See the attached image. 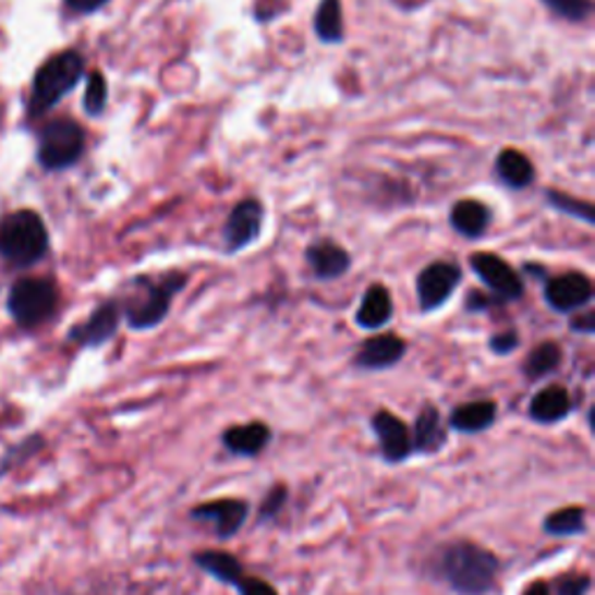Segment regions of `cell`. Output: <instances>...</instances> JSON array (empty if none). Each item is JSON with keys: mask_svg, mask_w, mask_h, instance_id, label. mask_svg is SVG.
<instances>
[{"mask_svg": "<svg viewBox=\"0 0 595 595\" xmlns=\"http://www.w3.org/2000/svg\"><path fill=\"white\" fill-rule=\"evenodd\" d=\"M433 570L457 595H488L496 588L500 561L477 542L457 539L435 554Z\"/></svg>", "mask_w": 595, "mask_h": 595, "instance_id": "obj_1", "label": "cell"}, {"mask_svg": "<svg viewBox=\"0 0 595 595\" xmlns=\"http://www.w3.org/2000/svg\"><path fill=\"white\" fill-rule=\"evenodd\" d=\"M84 77V57L77 49L59 51L47 59L33 80V89L28 98V117L38 119L54 110L57 105L75 89Z\"/></svg>", "mask_w": 595, "mask_h": 595, "instance_id": "obj_2", "label": "cell"}, {"mask_svg": "<svg viewBox=\"0 0 595 595\" xmlns=\"http://www.w3.org/2000/svg\"><path fill=\"white\" fill-rule=\"evenodd\" d=\"M49 235L45 221L33 209H20L0 221V256L12 268H31L45 258Z\"/></svg>", "mask_w": 595, "mask_h": 595, "instance_id": "obj_3", "label": "cell"}, {"mask_svg": "<svg viewBox=\"0 0 595 595\" xmlns=\"http://www.w3.org/2000/svg\"><path fill=\"white\" fill-rule=\"evenodd\" d=\"M186 282L189 277L184 272H168L159 279H135L139 289L133 301H129V305L121 309V314L126 317V324L133 330H147L159 326L168 317L172 301L186 287Z\"/></svg>", "mask_w": 595, "mask_h": 595, "instance_id": "obj_4", "label": "cell"}, {"mask_svg": "<svg viewBox=\"0 0 595 595\" xmlns=\"http://www.w3.org/2000/svg\"><path fill=\"white\" fill-rule=\"evenodd\" d=\"M59 291L51 279L24 277L14 282L8 295L10 317L22 328H38L57 312Z\"/></svg>", "mask_w": 595, "mask_h": 595, "instance_id": "obj_5", "label": "cell"}, {"mask_svg": "<svg viewBox=\"0 0 595 595\" xmlns=\"http://www.w3.org/2000/svg\"><path fill=\"white\" fill-rule=\"evenodd\" d=\"M84 131L73 119H57L40 133L38 161L45 170H65L75 166L84 154Z\"/></svg>", "mask_w": 595, "mask_h": 595, "instance_id": "obj_6", "label": "cell"}, {"mask_svg": "<svg viewBox=\"0 0 595 595\" xmlns=\"http://www.w3.org/2000/svg\"><path fill=\"white\" fill-rule=\"evenodd\" d=\"M247 517H250V502L240 498L209 500V502L196 505L194 510H191V519L212 526L215 535L223 542L233 539L244 529Z\"/></svg>", "mask_w": 595, "mask_h": 595, "instance_id": "obj_7", "label": "cell"}, {"mask_svg": "<svg viewBox=\"0 0 595 595\" xmlns=\"http://www.w3.org/2000/svg\"><path fill=\"white\" fill-rule=\"evenodd\" d=\"M461 279H463V272L457 264H449V260H437V264H430L416 279L418 305H422L424 312L442 307L453 295V291L459 289Z\"/></svg>", "mask_w": 595, "mask_h": 595, "instance_id": "obj_8", "label": "cell"}, {"mask_svg": "<svg viewBox=\"0 0 595 595\" xmlns=\"http://www.w3.org/2000/svg\"><path fill=\"white\" fill-rule=\"evenodd\" d=\"M371 428L379 442V451L381 459L387 461L389 465H400L405 463L412 457V433L410 426L402 422L400 416H396L393 412L379 410L373 418H371Z\"/></svg>", "mask_w": 595, "mask_h": 595, "instance_id": "obj_9", "label": "cell"}, {"mask_svg": "<svg viewBox=\"0 0 595 595\" xmlns=\"http://www.w3.org/2000/svg\"><path fill=\"white\" fill-rule=\"evenodd\" d=\"M470 266L482 279V282L488 287V291L498 295V301L512 303V301H519V298L523 295V282H521L519 272L500 256L477 254V256L470 258Z\"/></svg>", "mask_w": 595, "mask_h": 595, "instance_id": "obj_10", "label": "cell"}, {"mask_svg": "<svg viewBox=\"0 0 595 595\" xmlns=\"http://www.w3.org/2000/svg\"><path fill=\"white\" fill-rule=\"evenodd\" d=\"M121 317H124V314H121V303L105 301L89 314V319L77 324L73 330L68 332V340L80 344V347H89V349L102 347L105 342H110L117 336Z\"/></svg>", "mask_w": 595, "mask_h": 595, "instance_id": "obj_11", "label": "cell"}, {"mask_svg": "<svg viewBox=\"0 0 595 595\" xmlns=\"http://www.w3.org/2000/svg\"><path fill=\"white\" fill-rule=\"evenodd\" d=\"M545 301L554 312H580L593 301V284L582 272H566L547 282Z\"/></svg>", "mask_w": 595, "mask_h": 595, "instance_id": "obj_12", "label": "cell"}, {"mask_svg": "<svg viewBox=\"0 0 595 595\" xmlns=\"http://www.w3.org/2000/svg\"><path fill=\"white\" fill-rule=\"evenodd\" d=\"M260 226H264V207H260V203L254 198L238 203L223 226L226 250L235 254L244 247H250L252 242L258 240Z\"/></svg>", "mask_w": 595, "mask_h": 595, "instance_id": "obj_13", "label": "cell"}, {"mask_svg": "<svg viewBox=\"0 0 595 595\" xmlns=\"http://www.w3.org/2000/svg\"><path fill=\"white\" fill-rule=\"evenodd\" d=\"M405 354H408V342L393 336V332H387V336L365 340L361 352L354 359V365L359 367V371L379 373L398 365L402 359H405Z\"/></svg>", "mask_w": 595, "mask_h": 595, "instance_id": "obj_14", "label": "cell"}, {"mask_svg": "<svg viewBox=\"0 0 595 595\" xmlns=\"http://www.w3.org/2000/svg\"><path fill=\"white\" fill-rule=\"evenodd\" d=\"M270 440H272V430L264 422L231 426L229 430L221 433L223 449L240 459H254L258 457V453H264Z\"/></svg>", "mask_w": 595, "mask_h": 595, "instance_id": "obj_15", "label": "cell"}, {"mask_svg": "<svg viewBox=\"0 0 595 595\" xmlns=\"http://www.w3.org/2000/svg\"><path fill=\"white\" fill-rule=\"evenodd\" d=\"M412 433V451L414 453H437L442 451L447 440H449V430L442 422V414L435 405H424L422 412H418Z\"/></svg>", "mask_w": 595, "mask_h": 595, "instance_id": "obj_16", "label": "cell"}, {"mask_svg": "<svg viewBox=\"0 0 595 595\" xmlns=\"http://www.w3.org/2000/svg\"><path fill=\"white\" fill-rule=\"evenodd\" d=\"M305 260L309 264L314 277L321 279V282H330V279L347 275L349 266H352V256H349L340 244L328 240L309 244L305 252Z\"/></svg>", "mask_w": 595, "mask_h": 595, "instance_id": "obj_17", "label": "cell"}, {"mask_svg": "<svg viewBox=\"0 0 595 595\" xmlns=\"http://www.w3.org/2000/svg\"><path fill=\"white\" fill-rule=\"evenodd\" d=\"M570 412H572V398L568 389L558 387V384H551V387L537 391L529 405L531 418L542 426L561 424L570 416Z\"/></svg>", "mask_w": 595, "mask_h": 595, "instance_id": "obj_18", "label": "cell"}, {"mask_svg": "<svg viewBox=\"0 0 595 595\" xmlns=\"http://www.w3.org/2000/svg\"><path fill=\"white\" fill-rule=\"evenodd\" d=\"M498 405L494 400H472L465 405H459L449 414V428L465 435L484 433L496 424Z\"/></svg>", "mask_w": 595, "mask_h": 595, "instance_id": "obj_19", "label": "cell"}, {"mask_svg": "<svg viewBox=\"0 0 595 595\" xmlns=\"http://www.w3.org/2000/svg\"><path fill=\"white\" fill-rule=\"evenodd\" d=\"M391 317H393V303L387 287L373 284L363 295L361 307L356 312V324L363 330H379L391 321Z\"/></svg>", "mask_w": 595, "mask_h": 595, "instance_id": "obj_20", "label": "cell"}, {"mask_svg": "<svg viewBox=\"0 0 595 595\" xmlns=\"http://www.w3.org/2000/svg\"><path fill=\"white\" fill-rule=\"evenodd\" d=\"M451 226L463 238L477 240L491 226V209L479 201H459L451 209Z\"/></svg>", "mask_w": 595, "mask_h": 595, "instance_id": "obj_21", "label": "cell"}, {"mask_svg": "<svg viewBox=\"0 0 595 595\" xmlns=\"http://www.w3.org/2000/svg\"><path fill=\"white\" fill-rule=\"evenodd\" d=\"M194 563L207 572L209 576H215L217 582L235 586L242 576H244V568L238 561V558L229 551L221 549H205V551H196L194 554Z\"/></svg>", "mask_w": 595, "mask_h": 595, "instance_id": "obj_22", "label": "cell"}, {"mask_svg": "<svg viewBox=\"0 0 595 595\" xmlns=\"http://www.w3.org/2000/svg\"><path fill=\"white\" fill-rule=\"evenodd\" d=\"M496 174L502 184L510 189H526L535 182V168L529 161V156H523L517 149H502L496 159Z\"/></svg>", "mask_w": 595, "mask_h": 595, "instance_id": "obj_23", "label": "cell"}, {"mask_svg": "<svg viewBox=\"0 0 595 595\" xmlns=\"http://www.w3.org/2000/svg\"><path fill=\"white\" fill-rule=\"evenodd\" d=\"M314 33L326 45H338L344 38L342 0H321L314 14Z\"/></svg>", "mask_w": 595, "mask_h": 595, "instance_id": "obj_24", "label": "cell"}, {"mask_svg": "<svg viewBox=\"0 0 595 595\" xmlns=\"http://www.w3.org/2000/svg\"><path fill=\"white\" fill-rule=\"evenodd\" d=\"M547 535L551 537H576L586 533V510L584 507H563V510L551 512L542 523Z\"/></svg>", "mask_w": 595, "mask_h": 595, "instance_id": "obj_25", "label": "cell"}, {"mask_svg": "<svg viewBox=\"0 0 595 595\" xmlns=\"http://www.w3.org/2000/svg\"><path fill=\"white\" fill-rule=\"evenodd\" d=\"M563 361V352L561 347H558L556 342H542L537 344L533 352L529 354L526 363H523V375H526L531 381H537V379H545L549 377L551 373L558 371V365H561Z\"/></svg>", "mask_w": 595, "mask_h": 595, "instance_id": "obj_26", "label": "cell"}, {"mask_svg": "<svg viewBox=\"0 0 595 595\" xmlns=\"http://www.w3.org/2000/svg\"><path fill=\"white\" fill-rule=\"evenodd\" d=\"M547 203L558 209V212H563V215H570V217H576V219H582L586 221L588 226L595 223V209L591 203L586 201H576L568 194H558V191H547Z\"/></svg>", "mask_w": 595, "mask_h": 595, "instance_id": "obj_27", "label": "cell"}, {"mask_svg": "<svg viewBox=\"0 0 595 595\" xmlns=\"http://www.w3.org/2000/svg\"><path fill=\"white\" fill-rule=\"evenodd\" d=\"M105 105H108V82H105L100 73H92L89 82H86L84 110L89 117H100Z\"/></svg>", "mask_w": 595, "mask_h": 595, "instance_id": "obj_28", "label": "cell"}, {"mask_svg": "<svg viewBox=\"0 0 595 595\" xmlns=\"http://www.w3.org/2000/svg\"><path fill=\"white\" fill-rule=\"evenodd\" d=\"M542 3H545L558 16H563V20H570V22L588 20V14L593 10L591 0H542Z\"/></svg>", "mask_w": 595, "mask_h": 595, "instance_id": "obj_29", "label": "cell"}, {"mask_svg": "<svg viewBox=\"0 0 595 595\" xmlns=\"http://www.w3.org/2000/svg\"><path fill=\"white\" fill-rule=\"evenodd\" d=\"M287 500H289V488H287L284 484H279V482H277V484L270 488V491L266 494L264 502H260V507H258V521H260V523H268V521L277 519L279 512L284 510Z\"/></svg>", "mask_w": 595, "mask_h": 595, "instance_id": "obj_30", "label": "cell"}, {"mask_svg": "<svg viewBox=\"0 0 595 595\" xmlns=\"http://www.w3.org/2000/svg\"><path fill=\"white\" fill-rule=\"evenodd\" d=\"M591 584L588 574H563L556 580L551 595H588Z\"/></svg>", "mask_w": 595, "mask_h": 595, "instance_id": "obj_31", "label": "cell"}, {"mask_svg": "<svg viewBox=\"0 0 595 595\" xmlns=\"http://www.w3.org/2000/svg\"><path fill=\"white\" fill-rule=\"evenodd\" d=\"M233 588H238L240 595H279L272 584H268L266 580H258V576H250V574H244Z\"/></svg>", "mask_w": 595, "mask_h": 595, "instance_id": "obj_32", "label": "cell"}, {"mask_svg": "<svg viewBox=\"0 0 595 595\" xmlns=\"http://www.w3.org/2000/svg\"><path fill=\"white\" fill-rule=\"evenodd\" d=\"M488 347H491L494 354L507 356V354H512V352H517V349H519V336H517L514 330H502V332H498V336L491 338Z\"/></svg>", "mask_w": 595, "mask_h": 595, "instance_id": "obj_33", "label": "cell"}, {"mask_svg": "<svg viewBox=\"0 0 595 595\" xmlns=\"http://www.w3.org/2000/svg\"><path fill=\"white\" fill-rule=\"evenodd\" d=\"M108 3H110V0H65V5L73 10L75 14H94Z\"/></svg>", "mask_w": 595, "mask_h": 595, "instance_id": "obj_34", "label": "cell"}, {"mask_svg": "<svg viewBox=\"0 0 595 595\" xmlns=\"http://www.w3.org/2000/svg\"><path fill=\"white\" fill-rule=\"evenodd\" d=\"M570 326H572V330H576V332H586V336H591V332L595 330V314H593L591 309H586V312L582 314V317H574Z\"/></svg>", "mask_w": 595, "mask_h": 595, "instance_id": "obj_35", "label": "cell"}, {"mask_svg": "<svg viewBox=\"0 0 595 595\" xmlns=\"http://www.w3.org/2000/svg\"><path fill=\"white\" fill-rule=\"evenodd\" d=\"M488 305H491V298H486V295L479 293V291H472V293L467 295V303H465V307H467L470 312H484V309H488Z\"/></svg>", "mask_w": 595, "mask_h": 595, "instance_id": "obj_36", "label": "cell"}, {"mask_svg": "<svg viewBox=\"0 0 595 595\" xmlns=\"http://www.w3.org/2000/svg\"><path fill=\"white\" fill-rule=\"evenodd\" d=\"M523 595H551V586L547 582H535L523 591Z\"/></svg>", "mask_w": 595, "mask_h": 595, "instance_id": "obj_37", "label": "cell"}]
</instances>
